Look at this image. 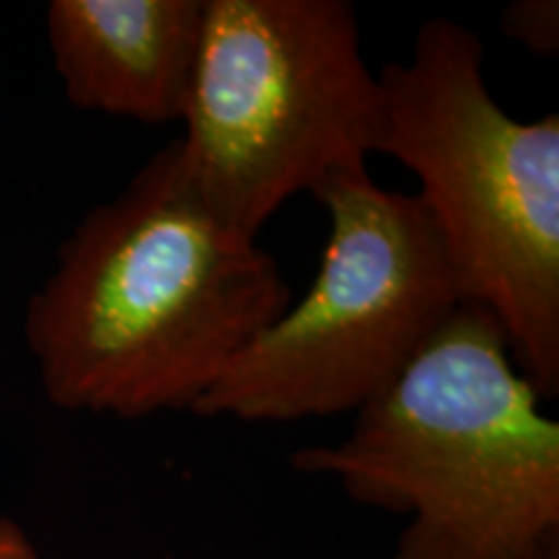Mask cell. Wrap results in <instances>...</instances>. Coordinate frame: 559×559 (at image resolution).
I'll return each instance as SVG.
<instances>
[{
    "label": "cell",
    "instance_id": "6da1fadb",
    "mask_svg": "<svg viewBox=\"0 0 559 559\" xmlns=\"http://www.w3.org/2000/svg\"><path fill=\"white\" fill-rule=\"evenodd\" d=\"M288 306L275 257L205 205L174 140L75 226L24 332L55 407L135 419L198 407Z\"/></svg>",
    "mask_w": 559,
    "mask_h": 559
},
{
    "label": "cell",
    "instance_id": "7a4b0ae2",
    "mask_svg": "<svg viewBox=\"0 0 559 559\" xmlns=\"http://www.w3.org/2000/svg\"><path fill=\"white\" fill-rule=\"evenodd\" d=\"M542 400L498 321L461 304L342 443L300 449L293 469L409 515L396 559H528L559 536V425Z\"/></svg>",
    "mask_w": 559,
    "mask_h": 559
},
{
    "label": "cell",
    "instance_id": "3957f363",
    "mask_svg": "<svg viewBox=\"0 0 559 559\" xmlns=\"http://www.w3.org/2000/svg\"><path fill=\"white\" fill-rule=\"evenodd\" d=\"M386 153L415 174L461 300L487 311L542 396L559 391V115L515 120L485 81V47L430 19L379 73Z\"/></svg>",
    "mask_w": 559,
    "mask_h": 559
},
{
    "label": "cell",
    "instance_id": "277c9868",
    "mask_svg": "<svg viewBox=\"0 0 559 559\" xmlns=\"http://www.w3.org/2000/svg\"><path fill=\"white\" fill-rule=\"evenodd\" d=\"M177 140L218 218L260 236L293 194L366 169L381 135L379 73L347 0H205Z\"/></svg>",
    "mask_w": 559,
    "mask_h": 559
},
{
    "label": "cell",
    "instance_id": "5b68a950",
    "mask_svg": "<svg viewBox=\"0 0 559 559\" xmlns=\"http://www.w3.org/2000/svg\"><path fill=\"white\" fill-rule=\"evenodd\" d=\"M311 194L332 230L309 293L236 355L194 415L293 423L366 407L464 304L415 194L383 190L368 166Z\"/></svg>",
    "mask_w": 559,
    "mask_h": 559
},
{
    "label": "cell",
    "instance_id": "8992f818",
    "mask_svg": "<svg viewBox=\"0 0 559 559\" xmlns=\"http://www.w3.org/2000/svg\"><path fill=\"white\" fill-rule=\"evenodd\" d=\"M205 0H52L47 41L70 104L145 124L185 120Z\"/></svg>",
    "mask_w": 559,
    "mask_h": 559
},
{
    "label": "cell",
    "instance_id": "52a82bcc",
    "mask_svg": "<svg viewBox=\"0 0 559 559\" xmlns=\"http://www.w3.org/2000/svg\"><path fill=\"white\" fill-rule=\"evenodd\" d=\"M502 34L534 55L559 50V3L557 0H515L502 11Z\"/></svg>",
    "mask_w": 559,
    "mask_h": 559
},
{
    "label": "cell",
    "instance_id": "ba28073f",
    "mask_svg": "<svg viewBox=\"0 0 559 559\" xmlns=\"http://www.w3.org/2000/svg\"><path fill=\"white\" fill-rule=\"evenodd\" d=\"M0 559H39L26 531L0 515Z\"/></svg>",
    "mask_w": 559,
    "mask_h": 559
},
{
    "label": "cell",
    "instance_id": "9c48e42d",
    "mask_svg": "<svg viewBox=\"0 0 559 559\" xmlns=\"http://www.w3.org/2000/svg\"><path fill=\"white\" fill-rule=\"evenodd\" d=\"M528 559H559V536H551L549 542H544Z\"/></svg>",
    "mask_w": 559,
    "mask_h": 559
}]
</instances>
